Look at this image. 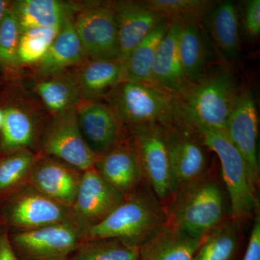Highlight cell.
Listing matches in <instances>:
<instances>
[{"label":"cell","mask_w":260,"mask_h":260,"mask_svg":"<svg viewBox=\"0 0 260 260\" xmlns=\"http://www.w3.org/2000/svg\"><path fill=\"white\" fill-rule=\"evenodd\" d=\"M3 121H4V112H2L0 110V129H1L2 126H3Z\"/></svg>","instance_id":"obj_38"},{"label":"cell","mask_w":260,"mask_h":260,"mask_svg":"<svg viewBox=\"0 0 260 260\" xmlns=\"http://www.w3.org/2000/svg\"><path fill=\"white\" fill-rule=\"evenodd\" d=\"M167 223L165 207L144 182L107 218L87 228L85 240L117 239L140 247Z\"/></svg>","instance_id":"obj_3"},{"label":"cell","mask_w":260,"mask_h":260,"mask_svg":"<svg viewBox=\"0 0 260 260\" xmlns=\"http://www.w3.org/2000/svg\"><path fill=\"white\" fill-rule=\"evenodd\" d=\"M75 107L56 114L44 136V148L48 155L83 172L95 167L99 157L84 139Z\"/></svg>","instance_id":"obj_9"},{"label":"cell","mask_w":260,"mask_h":260,"mask_svg":"<svg viewBox=\"0 0 260 260\" xmlns=\"http://www.w3.org/2000/svg\"><path fill=\"white\" fill-rule=\"evenodd\" d=\"M123 81V64L118 59H97L78 70L75 86L87 100L99 101Z\"/></svg>","instance_id":"obj_22"},{"label":"cell","mask_w":260,"mask_h":260,"mask_svg":"<svg viewBox=\"0 0 260 260\" xmlns=\"http://www.w3.org/2000/svg\"><path fill=\"white\" fill-rule=\"evenodd\" d=\"M205 144L218 157L221 179L229 196L231 218L242 223L259 215V185L245 159L229 139L226 133L210 128H193Z\"/></svg>","instance_id":"obj_4"},{"label":"cell","mask_w":260,"mask_h":260,"mask_svg":"<svg viewBox=\"0 0 260 260\" xmlns=\"http://www.w3.org/2000/svg\"><path fill=\"white\" fill-rule=\"evenodd\" d=\"M169 25L170 21L164 19L129 53L122 61L123 80L152 83L151 70L155 54Z\"/></svg>","instance_id":"obj_24"},{"label":"cell","mask_w":260,"mask_h":260,"mask_svg":"<svg viewBox=\"0 0 260 260\" xmlns=\"http://www.w3.org/2000/svg\"><path fill=\"white\" fill-rule=\"evenodd\" d=\"M162 125L176 190L198 180L213 169L210 155L212 152L196 130L174 121Z\"/></svg>","instance_id":"obj_8"},{"label":"cell","mask_w":260,"mask_h":260,"mask_svg":"<svg viewBox=\"0 0 260 260\" xmlns=\"http://www.w3.org/2000/svg\"><path fill=\"white\" fill-rule=\"evenodd\" d=\"M8 9H9V8H8V2L0 0V24L3 22Z\"/></svg>","instance_id":"obj_37"},{"label":"cell","mask_w":260,"mask_h":260,"mask_svg":"<svg viewBox=\"0 0 260 260\" xmlns=\"http://www.w3.org/2000/svg\"><path fill=\"white\" fill-rule=\"evenodd\" d=\"M68 260H140L139 247L117 239L85 240Z\"/></svg>","instance_id":"obj_27"},{"label":"cell","mask_w":260,"mask_h":260,"mask_svg":"<svg viewBox=\"0 0 260 260\" xmlns=\"http://www.w3.org/2000/svg\"><path fill=\"white\" fill-rule=\"evenodd\" d=\"M105 99L125 126L174 119L176 97L153 83L123 80Z\"/></svg>","instance_id":"obj_5"},{"label":"cell","mask_w":260,"mask_h":260,"mask_svg":"<svg viewBox=\"0 0 260 260\" xmlns=\"http://www.w3.org/2000/svg\"><path fill=\"white\" fill-rule=\"evenodd\" d=\"M201 240L167 223L140 246V260H192Z\"/></svg>","instance_id":"obj_21"},{"label":"cell","mask_w":260,"mask_h":260,"mask_svg":"<svg viewBox=\"0 0 260 260\" xmlns=\"http://www.w3.org/2000/svg\"><path fill=\"white\" fill-rule=\"evenodd\" d=\"M82 172L54 158L36 162L30 172V183L42 194L72 208L81 180Z\"/></svg>","instance_id":"obj_17"},{"label":"cell","mask_w":260,"mask_h":260,"mask_svg":"<svg viewBox=\"0 0 260 260\" xmlns=\"http://www.w3.org/2000/svg\"><path fill=\"white\" fill-rule=\"evenodd\" d=\"M181 23L170 22L165 37L158 48L151 70V82L177 97L191 83L186 79L179 51Z\"/></svg>","instance_id":"obj_18"},{"label":"cell","mask_w":260,"mask_h":260,"mask_svg":"<svg viewBox=\"0 0 260 260\" xmlns=\"http://www.w3.org/2000/svg\"><path fill=\"white\" fill-rule=\"evenodd\" d=\"M213 44L200 21L181 23L179 51L186 79L193 83L217 64L214 62Z\"/></svg>","instance_id":"obj_20"},{"label":"cell","mask_w":260,"mask_h":260,"mask_svg":"<svg viewBox=\"0 0 260 260\" xmlns=\"http://www.w3.org/2000/svg\"><path fill=\"white\" fill-rule=\"evenodd\" d=\"M37 92L48 109L60 113L78 104L79 92L75 83L59 80H49L38 84Z\"/></svg>","instance_id":"obj_31"},{"label":"cell","mask_w":260,"mask_h":260,"mask_svg":"<svg viewBox=\"0 0 260 260\" xmlns=\"http://www.w3.org/2000/svg\"><path fill=\"white\" fill-rule=\"evenodd\" d=\"M73 23L85 55L90 60L118 59L117 25L112 3L85 8Z\"/></svg>","instance_id":"obj_10"},{"label":"cell","mask_w":260,"mask_h":260,"mask_svg":"<svg viewBox=\"0 0 260 260\" xmlns=\"http://www.w3.org/2000/svg\"><path fill=\"white\" fill-rule=\"evenodd\" d=\"M61 27L31 28L22 32L19 41L18 60L23 63L39 62L47 54Z\"/></svg>","instance_id":"obj_30"},{"label":"cell","mask_w":260,"mask_h":260,"mask_svg":"<svg viewBox=\"0 0 260 260\" xmlns=\"http://www.w3.org/2000/svg\"><path fill=\"white\" fill-rule=\"evenodd\" d=\"M21 36L14 8H9L0 24V61L7 65L18 62V46Z\"/></svg>","instance_id":"obj_33"},{"label":"cell","mask_w":260,"mask_h":260,"mask_svg":"<svg viewBox=\"0 0 260 260\" xmlns=\"http://www.w3.org/2000/svg\"><path fill=\"white\" fill-rule=\"evenodd\" d=\"M9 218L23 230L78 220L72 208L42 194L32 186L23 188L10 205Z\"/></svg>","instance_id":"obj_13"},{"label":"cell","mask_w":260,"mask_h":260,"mask_svg":"<svg viewBox=\"0 0 260 260\" xmlns=\"http://www.w3.org/2000/svg\"><path fill=\"white\" fill-rule=\"evenodd\" d=\"M240 90L229 64L217 63L176 97L173 121L191 128L225 131Z\"/></svg>","instance_id":"obj_1"},{"label":"cell","mask_w":260,"mask_h":260,"mask_svg":"<svg viewBox=\"0 0 260 260\" xmlns=\"http://www.w3.org/2000/svg\"><path fill=\"white\" fill-rule=\"evenodd\" d=\"M124 196L111 186L93 167L82 173L72 211L75 218L88 228L107 218Z\"/></svg>","instance_id":"obj_12"},{"label":"cell","mask_w":260,"mask_h":260,"mask_svg":"<svg viewBox=\"0 0 260 260\" xmlns=\"http://www.w3.org/2000/svg\"><path fill=\"white\" fill-rule=\"evenodd\" d=\"M145 4L170 22L181 23L202 18L217 3L210 0H145Z\"/></svg>","instance_id":"obj_29"},{"label":"cell","mask_w":260,"mask_h":260,"mask_svg":"<svg viewBox=\"0 0 260 260\" xmlns=\"http://www.w3.org/2000/svg\"><path fill=\"white\" fill-rule=\"evenodd\" d=\"M86 231L83 223L72 220L20 231L10 242L18 260H68L85 240Z\"/></svg>","instance_id":"obj_7"},{"label":"cell","mask_w":260,"mask_h":260,"mask_svg":"<svg viewBox=\"0 0 260 260\" xmlns=\"http://www.w3.org/2000/svg\"><path fill=\"white\" fill-rule=\"evenodd\" d=\"M259 119L255 99L249 90H241L228 121L225 133L245 159L256 184L259 186L257 140Z\"/></svg>","instance_id":"obj_14"},{"label":"cell","mask_w":260,"mask_h":260,"mask_svg":"<svg viewBox=\"0 0 260 260\" xmlns=\"http://www.w3.org/2000/svg\"><path fill=\"white\" fill-rule=\"evenodd\" d=\"M200 23L223 59L229 62L239 57V18L237 5L234 2H217Z\"/></svg>","instance_id":"obj_19"},{"label":"cell","mask_w":260,"mask_h":260,"mask_svg":"<svg viewBox=\"0 0 260 260\" xmlns=\"http://www.w3.org/2000/svg\"><path fill=\"white\" fill-rule=\"evenodd\" d=\"M243 260H260V217L256 215Z\"/></svg>","instance_id":"obj_35"},{"label":"cell","mask_w":260,"mask_h":260,"mask_svg":"<svg viewBox=\"0 0 260 260\" xmlns=\"http://www.w3.org/2000/svg\"><path fill=\"white\" fill-rule=\"evenodd\" d=\"M240 223L232 218L202 239L192 260H232L237 250Z\"/></svg>","instance_id":"obj_26"},{"label":"cell","mask_w":260,"mask_h":260,"mask_svg":"<svg viewBox=\"0 0 260 260\" xmlns=\"http://www.w3.org/2000/svg\"><path fill=\"white\" fill-rule=\"evenodd\" d=\"M86 57L71 18L67 19L47 54L39 61V70L49 74L78 64Z\"/></svg>","instance_id":"obj_23"},{"label":"cell","mask_w":260,"mask_h":260,"mask_svg":"<svg viewBox=\"0 0 260 260\" xmlns=\"http://www.w3.org/2000/svg\"><path fill=\"white\" fill-rule=\"evenodd\" d=\"M164 207L168 223L199 239L231 218L227 191L213 169L198 180L178 188Z\"/></svg>","instance_id":"obj_2"},{"label":"cell","mask_w":260,"mask_h":260,"mask_svg":"<svg viewBox=\"0 0 260 260\" xmlns=\"http://www.w3.org/2000/svg\"><path fill=\"white\" fill-rule=\"evenodd\" d=\"M126 126L144 182L164 205L176 190L164 126L151 123Z\"/></svg>","instance_id":"obj_6"},{"label":"cell","mask_w":260,"mask_h":260,"mask_svg":"<svg viewBox=\"0 0 260 260\" xmlns=\"http://www.w3.org/2000/svg\"><path fill=\"white\" fill-rule=\"evenodd\" d=\"M117 25L119 56L122 62L129 53L165 19L144 1L112 3Z\"/></svg>","instance_id":"obj_15"},{"label":"cell","mask_w":260,"mask_h":260,"mask_svg":"<svg viewBox=\"0 0 260 260\" xmlns=\"http://www.w3.org/2000/svg\"><path fill=\"white\" fill-rule=\"evenodd\" d=\"M35 162L34 155L25 149L3 159L0 161V191L14 187L29 177Z\"/></svg>","instance_id":"obj_32"},{"label":"cell","mask_w":260,"mask_h":260,"mask_svg":"<svg viewBox=\"0 0 260 260\" xmlns=\"http://www.w3.org/2000/svg\"><path fill=\"white\" fill-rule=\"evenodd\" d=\"M75 109L84 139L98 157L125 135V125L107 104L84 99Z\"/></svg>","instance_id":"obj_11"},{"label":"cell","mask_w":260,"mask_h":260,"mask_svg":"<svg viewBox=\"0 0 260 260\" xmlns=\"http://www.w3.org/2000/svg\"><path fill=\"white\" fill-rule=\"evenodd\" d=\"M243 24L248 37L256 39L260 34V1L249 0L243 10Z\"/></svg>","instance_id":"obj_34"},{"label":"cell","mask_w":260,"mask_h":260,"mask_svg":"<svg viewBox=\"0 0 260 260\" xmlns=\"http://www.w3.org/2000/svg\"><path fill=\"white\" fill-rule=\"evenodd\" d=\"M14 10L21 34L31 28L61 27L70 18L67 5L56 0H22Z\"/></svg>","instance_id":"obj_25"},{"label":"cell","mask_w":260,"mask_h":260,"mask_svg":"<svg viewBox=\"0 0 260 260\" xmlns=\"http://www.w3.org/2000/svg\"><path fill=\"white\" fill-rule=\"evenodd\" d=\"M2 145L7 150H23L31 144L34 129L26 113L17 108L4 111V121L1 128Z\"/></svg>","instance_id":"obj_28"},{"label":"cell","mask_w":260,"mask_h":260,"mask_svg":"<svg viewBox=\"0 0 260 260\" xmlns=\"http://www.w3.org/2000/svg\"><path fill=\"white\" fill-rule=\"evenodd\" d=\"M95 167L111 186L124 195L144 183L139 162L126 133L98 158Z\"/></svg>","instance_id":"obj_16"},{"label":"cell","mask_w":260,"mask_h":260,"mask_svg":"<svg viewBox=\"0 0 260 260\" xmlns=\"http://www.w3.org/2000/svg\"><path fill=\"white\" fill-rule=\"evenodd\" d=\"M0 260H18L10 244L8 236L0 237Z\"/></svg>","instance_id":"obj_36"}]
</instances>
